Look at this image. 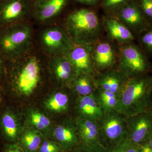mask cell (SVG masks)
<instances>
[{
	"label": "cell",
	"mask_w": 152,
	"mask_h": 152,
	"mask_svg": "<svg viewBox=\"0 0 152 152\" xmlns=\"http://www.w3.org/2000/svg\"><path fill=\"white\" fill-rule=\"evenodd\" d=\"M152 91L151 79L148 74L129 78L119 96L115 110L126 117L148 110Z\"/></svg>",
	"instance_id": "6da1fadb"
},
{
	"label": "cell",
	"mask_w": 152,
	"mask_h": 152,
	"mask_svg": "<svg viewBox=\"0 0 152 152\" xmlns=\"http://www.w3.org/2000/svg\"><path fill=\"white\" fill-rule=\"evenodd\" d=\"M65 30L76 45H91L99 37L100 23L93 11L80 9L67 17Z\"/></svg>",
	"instance_id": "7a4b0ae2"
},
{
	"label": "cell",
	"mask_w": 152,
	"mask_h": 152,
	"mask_svg": "<svg viewBox=\"0 0 152 152\" xmlns=\"http://www.w3.org/2000/svg\"><path fill=\"white\" fill-rule=\"evenodd\" d=\"M32 39L29 25L24 22L12 25L0 36V50L7 57L20 58L28 53Z\"/></svg>",
	"instance_id": "3957f363"
},
{
	"label": "cell",
	"mask_w": 152,
	"mask_h": 152,
	"mask_svg": "<svg viewBox=\"0 0 152 152\" xmlns=\"http://www.w3.org/2000/svg\"><path fill=\"white\" fill-rule=\"evenodd\" d=\"M97 122L101 143L110 151L127 138L126 117L115 110L104 114Z\"/></svg>",
	"instance_id": "277c9868"
},
{
	"label": "cell",
	"mask_w": 152,
	"mask_h": 152,
	"mask_svg": "<svg viewBox=\"0 0 152 152\" xmlns=\"http://www.w3.org/2000/svg\"><path fill=\"white\" fill-rule=\"evenodd\" d=\"M118 69L131 78L147 74L151 70V65L137 47L129 45L121 50Z\"/></svg>",
	"instance_id": "5b68a950"
},
{
	"label": "cell",
	"mask_w": 152,
	"mask_h": 152,
	"mask_svg": "<svg viewBox=\"0 0 152 152\" xmlns=\"http://www.w3.org/2000/svg\"><path fill=\"white\" fill-rule=\"evenodd\" d=\"M40 42L44 50L53 56L65 55L75 46L66 30L58 26L44 30L41 34Z\"/></svg>",
	"instance_id": "8992f818"
},
{
	"label": "cell",
	"mask_w": 152,
	"mask_h": 152,
	"mask_svg": "<svg viewBox=\"0 0 152 152\" xmlns=\"http://www.w3.org/2000/svg\"><path fill=\"white\" fill-rule=\"evenodd\" d=\"M24 56L25 62L16 81L17 89L23 94L29 96L37 86L40 76V67L37 57L34 55Z\"/></svg>",
	"instance_id": "52a82bcc"
},
{
	"label": "cell",
	"mask_w": 152,
	"mask_h": 152,
	"mask_svg": "<svg viewBox=\"0 0 152 152\" xmlns=\"http://www.w3.org/2000/svg\"><path fill=\"white\" fill-rule=\"evenodd\" d=\"M34 0H6L0 5V22L5 24L23 23L32 13Z\"/></svg>",
	"instance_id": "ba28073f"
},
{
	"label": "cell",
	"mask_w": 152,
	"mask_h": 152,
	"mask_svg": "<svg viewBox=\"0 0 152 152\" xmlns=\"http://www.w3.org/2000/svg\"><path fill=\"white\" fill-rule=\"evenodd\" d=\"M127 138L136 143L145 142L152 131V113L146 111L132 116L126 117Z\"/></svg>",
	"instance_id": "9c48e42d"
},
{
	"label": "cell",
	"mask_w": 152,
	"mask_h": 152,
	"mask_svg": "<svg viewBox=\"0 0 152 152\" xmlns=\"http://www.w3.org/2000/svg\"><path fill=\"white\" fill-rule=\"evenodd\" d=\"M93 45H76L66 54L77 76L81 74L96 75L92 58Z\"/></svg>",
	"instance_id": "30bf717a"
},
{
	"label": "cell",
	"mask_w": 152,
	"mask_h": 152,
	"mask_svg": "<svg viewBox=\"0 0 152 152\" xmlns=\"http://www.w3.org/2000/svg\"><path fill=\"white\" fill-rule=\"evenodd\" d=\"M53 136L63 152H70L79 144L75 121L68 119L55 128Z\"/></svg>",
	"instance_id": "8fae6325"
},
{
	"label": "cell",
	"mask_w": 152,
	"mask_h": 152,
	"mask_svg": "<svg viewBox=\"0 0 152 152\" xmlns=\"http://www.w3.org/2000/svg\"><path fill=\"white\" fill-rule=\"evenodd\" d=\"M68 0H34L32 14L38 21L51 20L61 12Z\"/></svg>",
	"instance_id": "7c38bea8"
},
{
	"label": "cell",
	"mask_w": 152,
	"mask_h": 152,
	"mask_svg": "<svg viewBox=\"0 0 152 152\" xmlns=\"http://www.w3.org/2000/svg\"><path fill=\"white\" fill-rule=\"evenodd\" d=\"M128 78L120 70L113 69L96 75L97 88L110 92L118 97Z\"/></svg>",
	"instance_id": "4fadbf2b"
},
{
	"label": "cell",
	"mask_w": 152,
	"mask_h": 152,
	"mask_svg": "<svg viewBox=\"0 0 152 152\" xmlns=\"http://www.w3.org/2000/svg\"><path fill=\"white\" fill-rule=\"evenodd\" d=\"M92 58L96 69L108 70L112 69L115 63V51L108 42L98 43L93 45Z\"/></svg>",
	"instance_id": "5bb4252c"
},
{
	"label": "cell",
	"mask_w": 152,
	"mask_h": 152,
	"mask_svg": "<svg viewBox=\"0 0 152 152\" xmlns=\"http://www.w3.org/2000/svg\"><path fill=\"white\" fill-rule=\"evenodd\" d=\"M75 121L77 131L79 143L88 145L101 143L96 121L78 117Z\"/></svg>",
	"instance_id": "9a60e30c"
},
{
	"label": "cell",
	"mask_w": 152,
	"mask_h": 152,
	"mask_svg": "<svg viewBox=\"0 0 152 152\" xmlns=\"http://www.w3.org/2000/svg\"><path fill=\"white\" fill-rule=\"evenodd\" d=\"M53 70L59 81L71 86L77 75L73 66L64 55L53 56Z\"/></svg>",
	"instance_id": "2e32d148"
},
{
	"label": "cell",
	"mask_w": 152,
	"mask_h": 152,
	"mask_svg": "<svg viewBox=\"0 0 152 152\" xmlns=\"http://www.w3.org/2000/svg\"><path fill=\"white\" fill-rule=\"evenodd\" d=\"M119 18L124 24L137 32L145 29L148 23L139 9L132 4L126 5L120 10Z\"/></svg>",
	"instance_id": "e0dca14e"
},
{
	"label": "cell",
	"mask_w": 152,
	"mask_h": 152,
	"mask_svg": "<svg viewBox=\"0 0 152 152\" xmlns=\"http://www.w3.org/2000/svg\"><path fill=\"white\" fill-rule=\"evenodd\" d=\"M78 117L97 122L104 114L97 102L94 93L77 98L76 106Z\"/></svg>",
	"instance_id": "ac0fdd59"
},
{
	"label": "cell",
	"mask_w": 152,
	"mask_h": 152,
	"mask_svg": "<svg viewBox=\"0 0 152 152\" xmlns=\"http://www.w3.org/2000/svg\"><path fill=\"white\" fill-rule=\"evenodd\" d=\"M104 24L109 35L115 40L126 43L134 39V35L130 30L118 20L106 18Z\"/></svg>",
	"instance_id": "d6986e66"
},
{
	"label": "cell",
	"mask_w": 152,
	"mask_h": 152,
	"mask_svg": "<svg viewBox=\"0 0 152 152\" xmlns=\"http://www.w3.org/2000/svg\"><path fill=\"white\" fill-rule=\"evenodd\" d=\"M78 97L93 94L97 88L96 75L81 74L76 77L71 86Z\"/></svg>",
	"instance_id": "ffe728a7"
},
{
	"label": "cell",
	"mask_w": 152,
	"mask_h": 152,
	"mask_svg": "<svg viewBox=\"0 0 152 152\" xmlns=\"http://www.w3.org/2000/svg\"><path fill=\"white\" fill-rule=\"evenodd\" d=\"M43 139V134L41 132L28 129L21 135L19 146L25 152H38Z\"/></svg>",
	"instance_id": "44dd1931"
},
{
	"label": "cell",
	"mask_w": 152,
	"mask_h": 152,
	"mask_svg": "<svg viewBox=\"0 0 152 152\" xmlns=\"http://www.w3.org/2000/svg\"><path fill=\"white\" fill-rule=\"evenodd\" d=\"M95 99L104 114L115 110L118 96L108 91L97 88L94 93Z\"/></svg>",
	"instance_id": "7402d4cb"
},
{
	"label": "cell",
	"mask_w": 152,
	"mask_h": 152,
	"mask_svg": "<svg viewBox=\"0 0 152 152\" xmlns=\"http://www.w3.org/2000/svg\"><path fill=\"white\" fill-rule=\"evenodd\" d=\"M1 125L6 137L10 140L15 141L20 134V126L16 117L12 113L7 112L3 114Z\"/></svg>",
	"instance_id": "603a6c76"
},
{
	"label": "cell",
	"mask_w": 152,
	"mask_h": 152,
	"mask_svg": "<svg viewBox=\"0 0 152 152\" xmlns=\"http://www.w3.org/2000/svg\"><path fill=\"white\" fill-rule=\"evenodd\" d=\"M45 107L52 111L64 113L69 110L70 99L67 94L61 92L56 93L45 102Z\"/></svg>",
	"instance_id": "cb8c5ba5"
},
{
	"label": "cell",
	"mask_w": 152,
	"mask_h": 152,
	"mask_svg": "<svg viewBox=\"0 0 152 152\" xmlns=\"http://www.w3.org/2000/svg\"><path fill=\"white\" fill-rule=\"evenodd\" d=\"M28 115L30 123L36 129L46 134L51 126L49 118L41 112L34 110L31 111Z\"/></svg>",
	"instance_id": "d4e9b609"
},
{
	"label": "cell",
	"mask_w": 152,
	"mask_h": 152,
	"mask_svg": "<svg viewBox=\"0 0 152 152\" xmlns=\"http://www.w3.org/2000/svg\"><path fill=\"white\" fill-rule=\"evenodd\" d=\"M69 152H110L101 143L85 145L79 143Z\"/></svg>",
	"instance_id": "484cf974"
},
{
	"label": "cell",
	"mask_w": 152,
	"mask_h": 152,
	"mask_svg": "<svg viewBox=\"0 0 152 152\" xmlns=\"http://www.w3.org/2000/svg\"><path fill=\"white\" fill-rule=\"evenodd\" d=\"M140 147L141 145L126 138L110 152H140Z\"/></svg>",
	"instance_id": "4316f807"
},
{
	"label": "cell",
	"mask_w": 152,
	"mask_h": 152,
	"mask_svg": "<svg viewBox=\"0 0 152 152\" xmlns=\"http://www.w3.org/2000/svg\"><path fill=\"white\" fill-rule=\"evenodd\" d=\"M61 148L57 142L44 138L38 152H62Z\"/></svg>",
	"instance_id": "83f0119b"
},
{
	"label": "cell",
	"mask_w": 152,
	"mask_h": 152,
	"mask_svg": "<svg viewBox=\"0 0 152 152\" xmlns=\"http://www.w3.org/2000/svg\"><path fill=\"white\" fill-rule=\"evenodd\" d=\"M143 46L148 52L152 53V29L147 31L141 38Z\"/></svg>",
	"instance_id": "f1b7e54d"
},
{
	"label": "cell",
	"mask_w": 152,
	"mask_h": 152,
	"mask_svg": "<svg viewBox=\"0 0 152 152\" xmlns=\"http://www.w3.org/2000/svg\"><path fill=\"white\" fill-rule=\"evenodd\" d=\"M140 2L144 13L152 18V0H141Z\"/></svg>",
	"instance_id": "f546056e"
},
{
	"label": "cell",
	"mask_w": 152,
	"mask_h": 152,
	"mask_svg": "<svg viewBox=\"0 0 152 152\" xmlns=\"http://www.w3.org/2000/svg\"><path fill=\"white\" fill-rule=\"evenodd\" d=\"M127 0H104L103 5L106 8L111 9L121 5Z\"/></svg>",
	"instance_id": "4dcf8cb0"
},
{
	"label": "cell",
	"mask_w": 152,
	"mask_h": 152,
	"mask_svg": "<svg viewBox=\"0 0 152 152\" xmlns=\"http://www.w3.org/2000/svg\"><path fill=\"white\" fill-rule=\"evenodd\" d=\"M5 152H25L22 150L21 148L19 146V145H10L7 148Z\"/></svg>",
	"instance_id": "1f68e13d"
},
{
	"label": "cell",
	"mask_w": 152,
	"mask_h": 152,
	"mask_svg": "<svg viewBox=\"0 0 152 152\" xmlns=\"http://www.w3.org/2000/svg\"><path fill=\"white\" fill-rule=\"evenodd\" d=\"M140 152H152V148L147 143L141 145Z\"/></svg>",
	"instance_id": "d6a6232c"
},
{
	"label": "cell",
	"mask_w": 152,
	"mask_h": 152,
	"mask_svg": "<svg viewBox=\"0 0 152 152\" xmlns=\"http://www.w3.org/2000/svg\"><path fill=\"white\" fill-rule=\"evenodd\" d=\"M75 1L78 2L85 4L93 5L97 3L98 0H75Z\"/></svg>",
	"instance_id": "836d02e7"
},
{
	"label": "cell",
	"mask_w": 152,
	"mask_h": 152,
	"mask_svg": "<svg viewBox=\"0 0 152 152\" xmlns=\"http://www.w3.org/2000/svg\"><path fill=\"white\" fill-rule=\"evenodd\" d=\"M145 143H147V144H148L152 148V131L148 136Z\"/></svg>",
	"instance_id": "e575fe53"
},
{
	"label": "cell",
	"mask_w": 152,
	"mask_h": 152,
	"mask_svg": "<svg viewBox=\"0 0 152 152\" xmlns=\"http://www.w3.org/2000/svg\"><path fill=\"white\" fill-rule=\"evenodd\" d=\"M148 110L152 113V91L150 96L149 101L148 107Z\"/></svg>",
	"instance_id": "d590c367"
},
{
	"label": "cell",
	"mask_w": 152,
	"mask_h": 152,
	"mask_svg": "<svg viewBox=\"0 0 152 152\" xmlns=\"http://www.w3.org/2000/svg\"><path fill=\"white\" fill-rule=\"evenodd\" d=\"M1 58H0V71H1Z\"/></svg>",
	"instance_id": "8d00e7d4"
},
{
	"label": "cell",
	"mask_w": 152,
	"mask_h": 152,
	"mask_svg": "<svg viewBox=\"0 0 152 152\" xmlns=\"http://www.w3.org/2000/svg\"><path fill=\"white\" fill-rule=\"evenodd\" d=\"M151 70L152 71V64L151 65Z\"/></svg>",
	"instance_id": "74e56055"
},
{
	"label": "cell",
	"mask_w": 152,
	"mask_h": 152,
	"mask_svg": "<svg viewBox=\"0 0 152 152\" xmlns=\"http://www.w3.org/2000/svg\"><path fill=\"white\" fill-rule=\"evenodd\" d=\"M151 79L152 85V74L151 75Z\"/></svg>",
	"instance_id": "f35d334b"
},
{
	"label": "cell",
	"mask_w": 152,
	"mask_h": 152,
	"mask_svg": "<svg viewBox=\"0 0 152 152\" xmlns=\"http://www.w3.org/2000/svg\"><path fill=\"white\" fill-rule=\"evenodd\" d=\"M1 98H0V103H1Z\"/></svg>",
	"instance_id": "ab89813d"
}]
</instances>
